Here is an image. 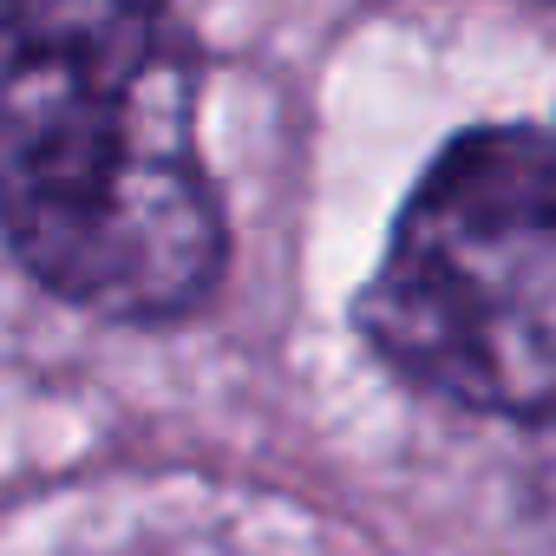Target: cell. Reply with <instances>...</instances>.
Returning <instances> with one entry per match:
<instances>
[{"label":"cell","mask_w":556,"mask_h":556,"mask_svg":"<svg viewBox=\"0 0 556 556\" xmlns=\"http://www.w3.org/2000/svg\"><path fill=\"white\" fill-rule=\"evenodd\" d=\"M170 27L8 47L0 197L21 268L105 321H170L216 289L223 210Z\"/></svg>","instance_id":"6da1fadb"},{"label":"cell","mask_w":556,"mask_h":556,"mask_svg":"<svg viewBox=\"0 0 556 556\" xmlns=\"http://www.w3.org/2000/svg\"><path fill=\"white\" fill-rule=\"evenodd\" d=\"M361 328L413 387L556 426V125H484L432 157L361 295Z\"/></svg>","instance_id":"7a4b0ae2"},{"label":"cell","mask_w":556,"mask_h":556,"mask_svg":"<svg viewBox=\"0 0 556 556\" xmlns=\"http://www.w3.org/2000/svg\"><path fill=\"white\" fill-rule=\"evenodd\" d=\"M164 21V0H8V47L105 40Z\"/></svg>","instance_id":"3957f363"}]
</instances>
